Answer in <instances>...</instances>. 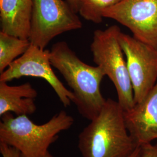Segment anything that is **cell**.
Wrapping results in <instances>:
<instances>
[{"mask_svg":"<svg viewBox=\"0 0 157 157\" xmlns=\"http://www.w3.org/2000/svg\"><path fill=\"white\" fill-rule=\"evenodd\" d=\"M124 111L118 101L108 98L98 115L78 136L82 157H129L139 147L129 133Z\"/></svg>","mask_w":157,"mask_h":157,"instance_id":"1","label":"cell"},{"mask_svg":"<svg viewBox=\"0 0 157 157\" xmlns=\"http://www.w3.org/2000/svg\"><path fill=\"white\" fill-rule=\"evenodd\" d=\"M50 53L52 66L62 75L72 90L73 102L79 113L91 121L98 115L107 100L100 89L105 75L98 66L82 61L65 41L54 44Z\"/></svg>","mask_w":157,"mask_h":157,"instance_id":"2","label":"cell"},{"mask_svg":"<svg viewBox=\"0 0 157 157\" xmlns=\"http://www.w3.org/2000/svg\"><path fill=\"white\" fill-rule=\"evenodd\" d=\"M1 117L0 143L16 148L21 157H44L59 134L74 124L73 117L63 110L41 124H34L28 115L14 117L11 112Z\"/></svg>","mask_w":157,"mask_h":157,"instance_id":"3","label":"cell"},{"mask_svg":"<svg viewBox=\"0 0 157 157\" xmlns=\"http://www.w3.org/2000/svg\"><path fill=\"white\" fill-rule=\"evenodd\" d=\"M121 32L117 25H112L104 30H96L90 49L94 62L111 80L117 90L118 102L126 111L136 104L126 61L119 41Z\"/></svg>","mask_w":157,"mask_h":157,"instance_id":"4","label":"cell"},{"mask_svg":"<svg viewBox=\"0 0 157 157\" xmlns=\"http://www.w3.org/2000/svg\"><path fill=\"white\" fill-rule=\"evenodd\" d=\"M82 26L77 13L67 1L33 0L29 40L32 44L45 49L56 36Z\"/></svg>","mask_w":157,"mask_h":157,"instance_id":"5","label":"cell"},{"mask_svg":"<svg viewBox=\"0 0 157 157\" xmlns=\"http://www.w3.org/2000/svg\"><path fill=\"white\" fill-rule=\"evenodd\" d=\"M119 41L126 56L135 104H137L157 82V49L122 32Z\"/></svg>","mask_w":157,"mask_h":157,"instance_id":"6","label":"cell"},{"mask_svg":"<svg viewBox=\"0 0 157 157\" xmlns=\"http://www.w3.org/2000/svg\"><path fill=\"white\" fill-rule=\"evenodd\" d=\"M50 50L30 44L28 50L1 73L0 82H8L24 76L39 78L50 85L65 107L71 105L75 97L58 78L52 69Z\"/></svg>","mask_w":157,"mask_h":157,"instance_id":"7","label":"cell"},{"mask_svg":"<svg viewBox=\"0 0 157 157\" xmlns=\"http://www.w3.org/2000/svg\"><path fill=\"white\" fill-rule=\"evenodd\" d=\"M103 17L129 29L136 39L157 49V0H123Z\"/></svg>","mask_w":157,"mask_h":157,"instance_id":"8","label":"cell"},{"mask_svg":"<svg viewBox=\"0 0 157 157\" xmlns=\"http://www.w3.org/2000/svg\"><path fill=\"white\" fill-rule=\"evenodd\" d=\"M129 133L139 146L157 139V82L143 101L124 112Z\"/></svg>","mask_w":157,"mask_h":157,"instance_id":"9","label":"cell"},{"mask_svg":"<svg viewBox=\"0 0 157 157\" xmlns=\"http://www.w3.org/2000/svg\"><path fill=\"white\" fill-rule=\"evenodd\" d=\"M33 0H0L1 31L29 39Z\"/></svg>","mask_w":157,"mask_h":157,"instance_id":"10","label":"cell"},{"mask_svg":"<svg viewBox=\"0 0 157 157\" xmlns=\"http://www.w3.org/2000/svg\"><path fill=\"white\" fill-rule=\"evenodd\" d=\"M37 95L30 83L10 86L0 82V116L7 112H13L17 116L33 114L37 110L34 99Z\"/></svg>","mask_w":157,"mask_h":157,"instance_id":"11","label":"cell"},{"mask_svg":"<svg viewBox=\"0 0 157 157\" xmlns=\"http://www.w3.org/2000/svg\"><path fill=\"white\" fill-rule=\"evenodd\" d=\"M31 44L25 39L0 32V73H2L18 57L22 56Z\"/></svg>","mask_w":157,"mask_h":157,"instance_id":"12","label":"cell"},{"mask_svg":"<svg viewBox=\"0 0 157 157\" xmlns=\"http://www.w3.org/2000/svg\"><path fill=\"white\" fill-rule=\"evenodd\" d=\"M123 0H78V13L84 19L94 23L102 22L103 12Z\"/></svg>","mask_w":157,"mask_h":157,"instance_id":"13","label":"cell"},{"mask_svg":"<svg viewBox=\"0 0 157 157\" xmlns=\"http://www.w3.org/2000/svg\"><path fill=\"white\" fill-rule=\"evenodd\" d=\"M0 153L2 157H21L19 150L4 143H0Z\"/></svg>","mask_w":157,"mask_h":157,"instance_id":"14","label":"cell"},{"mask_svg":"<svg viewBox=\"0 0 157 157\" xmlns=\"http://www.w3.org/2000/svg\"><path fill=\"white\" fill-rule=\"evenodd\" d=\"M140 147L141 157H157V144H146Z\"/></svg>","mask_w":157,"mask_h":157,"instance_id":"15","label":"cell"},{"mask_svg":"<svg viewBox=\"0 0 157 157\" xmlns=\"http://www.w3.org/2000/svg\"><path fill=\"white\" fill-rule=\"evenodd\" d=\"M67 1L72 7L73 11L76 13H78V0H67Z\"/></svg>","mask_w":157,"mask_h":157,"instance_id":"16","label":"cell"},{"mask_svg":"<svg viewBox=\"0 0 157 157\" xmlns=\"http://www.w3.org/2000/svg\"><path fill=\"white\" fill-rule=\"evenodd\" d=\"M129 157H141V147L139 146L136 150L133 153L132 155H130Z\"/></svg>","mask_w":157,"mask_h":157,"instance_id":"17","label":"cell"},{"mask_svg":"<svg viewBox=\"0 0 157 157\" xmlns=\"http://www.w3.org/2000/svg\"><path fill=\"white\" fill-rule=\"evenodd\" d=\"M43 157H54L51 154L50 152L48 151L46 154H45V155Z\"/></svg>","mask_w":157,"mask_h":157,"instance_id":"18","label":"cell"}]
</instances>
